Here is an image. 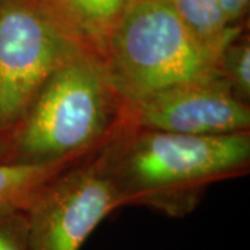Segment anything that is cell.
I'll return each mask as SVG.
<instances>
[{"label":"cell","instance_id":"6da1fadb","mask_svg":"<svg viewBox=\"0 0 250 250\" xmlns=\"http://www.w3.org/2000/svg\"><path fill=\"white\" fill-rule=\"evenodd\" d=\"M96 154L123 207L145 206L184 217L195 210L208 185L248 174L250 131L184 135L118 120Z\"/></svg>","mask_w":250,"mask_h":250},{"label":"cell","instance_id":"7a4b0ae2","mask_svg":"<svg viewBox=\"0 0 250 250\" xmlns=\"http://www.w3.org/2000/svg\"><path fill=\"white\" fill-rule=\"evenodd\" d=\"M121 108L102 60L81 52L52 72L10 131L9 161L45 164L82 159L106 142Z\"/></svg>","mask_w":250,"mask_h":250},{"label":"cell","instance_id":"3957f363","mask_svg":"<svg viewBox=\"0 0 250 250\" xmlns=\"http://www.w3.org/2000/svg\"><path fill=\"white\" fill-rule=\"evenodd\" d=\"M104 72L123 107L187 81L220 74L167 0H135L108 41Z\"/></svg>","mask_w":250,"mask_h":250},{"label":"cell","instance_id":"277c9868","mask_svg":"<svg viewBox=\"0 0 250 250\" xmlns=\"http://www.w3.org/2000/svg\"><path fill=\"white\" fill-rule=\"evenodd\" d=\"M81 52L38 0H0V126L10 132L52 72Z\"/></svg>","mask_w":250,"mask_h":250},{"label":"cell","instance_id":"5b68a950","mask_svg":"<svg viewBox=\"0 0 250 250\" xmlns=\"http://www.w3.org/2000/svg\"><path fill=\"white\" fill-rule=\"evenodd\" d=\"M123 207L96 150L54 175L25 210L31 250H81L110 213Z\"/></svg>","mask_w":250,"mask_h":250},{"label":"cell","instance_id":"8992f818","mask_svg":"<svg viewBox=\"0 0 250 250\" xmlns=\"http://www.w3.org/2000/svg\"><path fill=\"white\" fill-rule=\"evenodd\" d=\"M128 125L184 135H228L250 131V107L221 74L187 81L121 108Z\"/></svg>","mask_w":250,"mask_h":250},{"label":"cell","instance_id":"52a82bcc","mask_svg":"<svg viewBox=\"0 0 250 250\" xmlns=\"http://www.w3.org/2000/svg\"><path fill=\"white\" fill-rule=\"evenodd\" d=\"M57 27L102 60L108 41L135 0H38Z\"/></svg>","mask_w":250,"mask_h":250},{"label":"cell","instance_id":"ba28073f","mask_svg":"<svg viewBox=\"0 0 250 250\" xmlns=\"http://www.w3.org/2000/svg\"><path fill=\"white\" fill-rule=\"evenodd\" d=\"M199 45L214 59H221L227 46L241 35L215 0H167ZM220 65V64H218Z\"/></svg>","mask_w":250,"mask_h":250},{"label":"cell","instance_id":"9c48e42d","mask_svg":"<svg viewBox=\"0 0 250 250\" xmlns=\"http://www.w3.org/2000/svg\"><path fill=\"white\" fill-rule=\"evenodd\" d=\"M77 160L45 164L0 161V214L25 211L46 184Z\"/></svg>","mask_w":250,"mask_h":250},{"label":"cell","instance_id":"30bf717a","mask_svg":"<svg viewBox=\"0 0 250 250\" xmlns=\"http://www.w3.org/2000/svg\"><path fill=\"white\" fill-rule=\"evenodd\" d=\"M220 74L228 86L245 103L250 99V45L239 35L227 46L220 59Z\"/></svg>","mask_w":250,"mask_h":250},{"label":"cell","instance_id":"8fae6325","mask_svg":"<svg viewBox=\"0 0 250 250\" xmlns=\"http://www.w3.org/2000/svg\"><path fill=\"white\" fill-rule=\"evenodd\" d=\"M0 250H31L25 211L0 214Z\"/></svg>","mask_w":250,"mask_h":250},{"label":"cell","instance_id":"7c38bea8","mask_svg":"<svg viewBox=\"0 0 250 250\" xmlns=\"http://www.w3.org/2000/svg\"><path fill=\"white\" fill-rule=\"evenodd\" d=\"M215 1L218 3L227 20L232 25H238V22L246 14L249 7V0H215Z\"/></svg>","mask_w":250,"mask_h":250},{"label":"cell","instance_id":"4fadbf2b","mask_svg":"<svg viewBox=\"0 0 250 250\" xmlns=\"http://www.w3.org/2000/svg\"><path fill=\"white\" fill-rule=\"evenodd\" d=\"M10 159V132L0 126V161Z\"/></svg>","mask_w":250,"mask_h":250}]
</instances>
